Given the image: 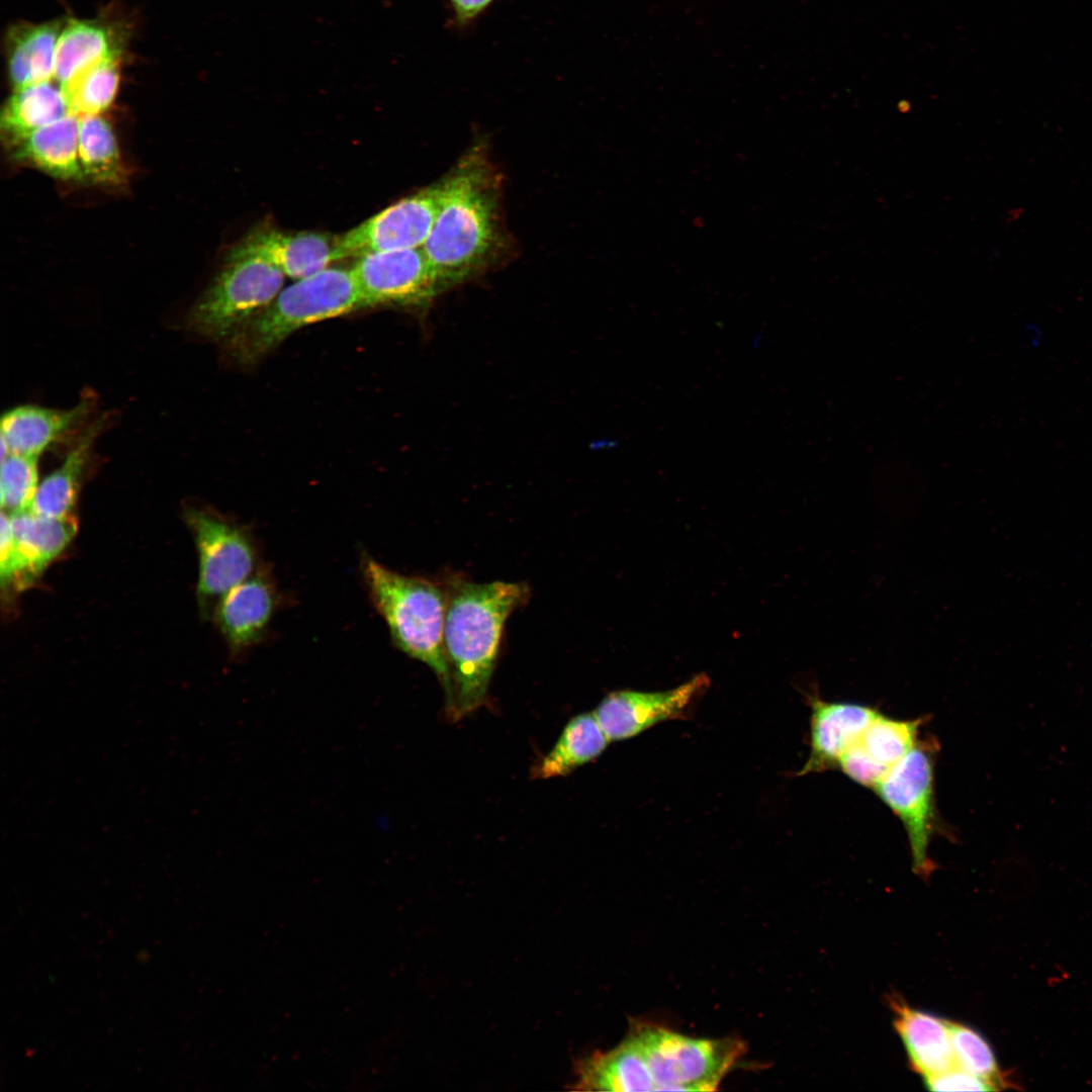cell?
Wrapping results in <instances>:
<instances>
[{
    "mask_svg": "<svg viewBox=\"0 0 1092 1092\" xmlns=\"http://www.w3.org/2000/svg\"><path fill=\"white\" fill-rule=\"evenodd\" d=\"M745 1053L735 1037L695 1038L632 1020L614 1049L575 1062L573 1090L715 1091Z\"/></svg>",
    "mask_w": 1092,
    "mask_h": 1092,
    "instance_id": "cell-1",
    "label": "cell"
},
{
    "mask_svg": "<svg viewBox=\"0 0 1092 1092\" xmlns=\"http://www.w3.org/2000/svg\"><path fill=\"white\" fill-rule=\"evenodd\" d=\"M440 181L439 209L422 249L443 292L493 266L508 242L500 177L484 147L470 149Z\"/></svg>",
    "mask_w": 1092,
    "mask_h": 1092,
    "instance_id": "cell-2",
    "label": "cell"
},
{
    "mask_svg": "<svg viewBox=\"0 0 1092 1092\" xmlns=\"http://www.w3.org/2000/svg\"><path fill=\"white\" fill-rule=\"evenodd\" d=\"M444 648L452 681L453 719L485 702L507 619L529 598L523 582L453 579L446 587Z\"/></svg>",
    "mask_w": 1092,
    "mask_h": 1092,
    "instance_id": "cell-3",
    "label": "cell"
},
{
    "mask_svg": "<svg viewBox=\"0 0 1092 1092\" xmlns=\"http://www.w3.org/2000/svg\"><path fill=\"white\" fill-rule=\"evenodd\" d=\"M361 575L369 599L384 620L392 643L407 656L428 665L452 706V681L444 648L447 592L439 583L405 575L363 554Z\"/></svg>",
    "mask_w": 1092,
    "mask_h": 1092,
    "instance_id": "cell-4",
    "label": "cell"
},
{
    "mask_svg": "<svg viewBox=\"0 0 1092 1092\" xmlns=\"http://www.w3.org/2000/svg\"><path fill=\"white\" fill-rule=\"evenodd\" d=\"M365 308L351 268L327 267L281 289L230 342L234 357L254 364L311 324Z\"/></svg>",
    "mask_w": 1092,
    "mask_h": 1092,
    "instance_id": "cell-5",
    "label": "cell"
},
{
    "mask_svg": "<svg viewBox=\"0 0 1092 1092\" xmlns=\"http://www.w3.org/2000/svg\"><path fill=\"white\" fill-rule=\"evenodd\" d=\"M285 277L264 259L229 252L225 265L193 306L189 324L229 345L277 296Z\"/></svg>",
    "mask_w": 1092,
    "mask_h": 1092,
    "instance_id": "cell-6",
    "label": "cell"
},
{
    "mask_svg": "<svg viewBox=\"0 0 1092 1092\" xmlns=\"http://www.w3.org/2000/svg\"><path fill=\"white\" fill-rule=\"evenodd\" d=\"M936 752L937 743L934 740L917 741L873 789L903 824L910 845L913 871L923 879H927L935 869L928 848L938 826L934 794Z\"/></svg>",
    "mask_w": 1092,
    "mask_h": 1092,
    "instance_id": "cell-7",
    "label": "cell"
},
{
    "mask_svg": "<svg viewBox=\"0 0 1092 1092\" xmlns=\"http://www.w3.org/2000/svg\"><path fill=\"white\" fill-rule=\"evenodd\" d=\"M186 520L198 552L197 596L206 608L261 566L258 546L249 527L216 513L190 509Z\"/></svg>",
    "mask_w": 1092,
    "mask_h": 1092,
    "instance_id": "cell-8",
    "label": "cell"
},
{
    "mask_svg": "<svg viewBox=\"0 0 1092 1092\" xmlns=\"http://www.w3.org/2000/svg\"><path fill=\"white\" fill-rule=\"evenodd\" d=\"M441 181L411 194L337 237L334 259L422 248L436 218Z\"/></svg>",
    "mask_w": 1092,
    "mask_h": 1092,
    "instance_id": "cell-9",
    "label": "cell"
},
{
    "mask_svg": "<svg viewBox=\"0 0 1092 1092\" xmlns=\"http://www.w3.org/2000/svg\"><path fill=\"white\" fill-rule=\"evenodd\" d=\"M351 270L365 308L392 305L426 310L441 293L422 248L367 254Z\"/></svg>",
    "mask_w": 1092,
    "mask_h": 1092,
    "instance_id": "cell-10",
    "label": "cell"
},
{
    "mask_svg": "<svg viewBox=\"0 0 1092 1092\" xmlns=\"http://www.w3.org/2000/svg\"><path fill=\"white\" fill-rule=\"evenodd\" d=\"M710 686L700 673L663 692L620 690L608 694L594 711L610 741L632 738L666 720L687 718L696 699Z\"/></svg>",
    "mask_w": 1092,
    "mask_h": 1092,
    "instance_id": "cell-11",
    "label": "cell"
},
{
    "mask_svg": "<svg viewBox=\"0 0 1092 1092\" xmlns=\"http://www.w3.org/2000/svg\"><path fill=\"white\" fill-rule=\"evenodd\" d=\"M280 601L273 575L261 564L216 603L215 622L234 654L249 650L265 638Z\"/></svg>",
    "mask_w": 1092,
    "mask_h": 1092,
    "instance_id": "cell-12",
    "label": "cell"
},
{
    "mask_svg": "<svg viewBox=\"0 0 1092 1092\" xmlns=\"http://www.w3.org/2000/svg\"><path fill=\"white\" fill-rule=\"evenodd\" d=\"M810 753L796 776L836 768L841 755L859 738L879 711L851 702H828L808 697Z\"/></svg>",
    "mask_w": 1092,
    "mask_h": 1092,
    "instance_id": "cell-13",
    "label": "cell"
},
{
    "mask_svg": "<svg viewBox=\"0 0 1092 1092\" xmlns=\"http://www.w3.org/2000/svg\"><path fill=\"white\" fill-rule=\"evenodd\" d=\"M336 239L322 233H287L261 225L252 230L230 252L257 256L279 268L285 276L298 280L326 269L335 261Z\"/></svg>",
    "mask_w": 1092,
    "mask_h": 1092,
    "instance_id": "cell-14",
    "label": "cell"
},
{
    "mask_svg": "<svg viewBox=\"0 0 1092 1092\" xmlns=\"http://www.w3.org/2000/svg\"><path fill=\"white\" fill-rule=\"evenodd\" d=\"M90 400H82L69 410L37 405H19L2 417V457L20 454L38 458L53 443L86 419Z\"/></svg>",
    "mask_w": 1092,
    "mask_h": 1092,
    "instance_id": "cell-15",
    "label": "cell"
},
{
    "mask_svg": "<svg viewBox=\"0 0 1092 1092\" xmlns=\"http://www.w3.org/2000/svg\"><path fill=\"white\" fill-rule=\"evenodd\" d=\"M889 1003L894 1027L916 1073L925 1078L956 1067L948 1020L914 1009L897 995H891Z\"/></svg>",
    "mask_w": 1092,
    "mask_h": 1092,
    "instance_id": "cell-16",
    "label": "cell"
},
{
    "mask_svg": "<svg viewBox=\"0 0 1092 1092\" xmlns=\"http://www.w3.org/2000/svg\"><path fill=\"white\" fill-rule=\"evenodd\" d=\"M79 122L78 115L69 113L8 143L10 155L58 179L83 180L78 155Z\"/></svg>",
    "mask_w": 1092,
    "mask_h": 1092,
    "instance_id": "cell-17",
    "label": "cell"
},
{
    "mask_svg": "<svg viewBox=\"0 0 1092 1092\" xmlns=\"http://www.w3.org/2000/svg\"><path fill=\"white\" fill-rule=\"evenodd\" d=\"M20 583L40 573L68 546L77 531L73 517L47 518L31 510L9 515Z\"/></svg>",
    "mask_w": 1092,
    "mask_h": 1092,
    "instance_id": "cell-18",
    "label": "cell"
},
{
    "mask_svg": "<svg viewBox=\"0 0 1092 1092\" xmlns=\"http://www.w3.org/2000/svg\"><path fill=\"white\" fill-rule=\"evenodd\" d=\"M62 29L61 20L20 23L9 28L6 56L14 90L54 78L56 48Z\"/></svg>",
    "mask_w": 1092,
    "mask_h": 1092,
    "instance_id": "cell-19",
    "label": "cell"
},
{
    "mask_svg": "<svg viewBox=\"0 0 1092 1092\" xmlns=\"http://www.w3.org/2000/svg\"><path fill=\"white\" fill-rule=\"evenodd\" d=\"M121 56V39L105 22L69 20L59 36L54 79L63 87L89 67Z\"/></svg>",
    "mask_w": 1092,
    "mask_h": 1092,
    "instance_id": "cell-20",
    "label": "cell"
},
{
    "mask_svg": "<svg viewBox=\"0 0 1092 1092\" xmlns=\"http://www.w3.org/2000/svg\"><path fill=\"white\" fill-rule=\"evenodd\" d=\"M101 422L92 424L78 438L62 464L38 484L30 510L42 517L64 519L73 517L81 479Z\"/></svg>",
    "mask_w": 1092,
    "mask_h": 1092,
    "instance_id": "cell-21",
    "label": "cell"
},
{
    "mask_svg": "<svg viewBox=\"0 0 1092 1092\" xmlns=\"http://www.w3.org/2000/svg\"><path fill=\"white\" fill-rule=\"evenodd\" d=\"M70 113L68 100L57 81L48 80L15 89L1 113L6 144L51 124Z\"/></svg>",
    "mask_w": 1092,
    "mask_h": 1092,
    "instance_id": "cell-22",
    "label": "cell"
},
{
    "mask_svg": "<svg viewBox=\"0 0 1092 1092\" xmlns=\"http://www.w3.org/2000/svg\"><path fill=\"white\" fill-rule=\"evenodd\" d=\"M609 738L595 713H581L564 727L555 745L534 766L535 779L564 777L594 760L607 748Z\"/></svg>",
    "mask_w": 1092,
    "mask_h": 1092,
    "instance_id": "cell-23",
    "label": "cell"
},
{
    "mask_svg": "<svg viewBox=\"0 0 1092 1092\" xmlns=\"http://www.w3.org/2000/svg\"><path fill=\"white\" fill-rule=\"evenodd\" d=\"M78 155L84 179L101 185L121 183L124 170L117 141L100 115L80 117Z\"/></svg>",
    "mask_w": 1092,
    "mask_h": 1092,
    "instance_id": "cell-24",
    "label": "cell"
},
{
    "mask_svg": "<svg viewBox=\"0 0 1092 1092\" xmlns=\"http://www.w3.org/2000/svg\"><path fill=\"white\" fill-rule=\"evenodd\" d=\"M924 718L899 720L880 712L855 741L868 758L889 770L917 743Z\"/></svg>",
    "mask_w": 1092,
    "mask_h": 1092,
    "instance_id": "cell-25",
    "label": "cell"
},
{
    "mask_svg": "<svg viewBox=\"0 0 1092 1092\" xmlns=\"http://www.w3.org/2000/svg\"><path fill=\"white\" fill-rule=\"evenodd\" d=\"M120 82V56L105 59L62 87L70 113L99 115L113 102Z\"/></svg>",
    "mask_w": 1092,
    "mask_h": 1092,
    "instance_id": "cell-26",
    "label": "cell"
},
{
    "mask_svg": "<svg viewBox=\"0 0 1092 1092\" xmlns=\"http://www.w3.org/2000/svg\"><path fill=\"white\" fill-rule=\"evenodd\" d=\"M956 1064L965 1071L985 1080L994 1090L1012 1088L1013 1082L1001 1071L993 1050L975 1029L948 1021Z\"/></svg>",
    "mask_w": 1092,
    "mask_h": 1092,
    "instance_id": "cell-27",
    "label": "cell"
},
{
    "mask_svg": "<svg viewBox=\"0 0 1092 1092\" xmlns=\"http://www.w3.org/2000/svg\"><path fill=\"white\" fill-rule=\"evenodd\" d=\"M36 457L6 454L1 462V509L9 515L30 510L38 487Z\"/></svg>",
    "mask_w": 1092,
    "mask_h": 1092,
    "instance_id": "cell-28",
    "label": "cell"
},
{
    "mask_svg": "<svg viewBox=\"0 0 1092 1092\" xmlns=\"http://www.w3.org/2000/svg\"><path fill=\"white\" fill-rule=\"evenodd\" d=\"M925 1086L931 1091H993L994 1088L985 1080L953 1067L938 1075L924 1078Z\"/></svg>",
    "mask_w": 1092,
    "mask_h": 1092,
    "instance_id": "cell-29",
    "label": "cell"
},
{
    "mask_svg": "<svg viewBox=\"0 0 1092 1092\" xmlns=\"http://www.w3.org/2000/svg\"><path fill=\"white\" fill-rule=\"evenodd\" d=\"M0 574L2 584L16 581L18 574L10 516L4 511L1 514Z\"/></svg>",
    "mask_w": 1092,
    "mask_h": 1092,
    "instance_id": "cell-30",
    "label": "cell"
},
{
    "mask_svg": "<svg viewBox=\"0 0 1092 1092\" xmlns=\"http://www.w3.org/2000/svg\"><path fill=\"white\" fill-rule=\"evenodd\" d=\"M495 0H449L454 19L460 26H465L476 19Z\"/></svg>",
    "mask_w": 1092,
    "mask_h": 1092,
    "instance_id": "cell-31",
    "label": "cell"
}]
</instances>
